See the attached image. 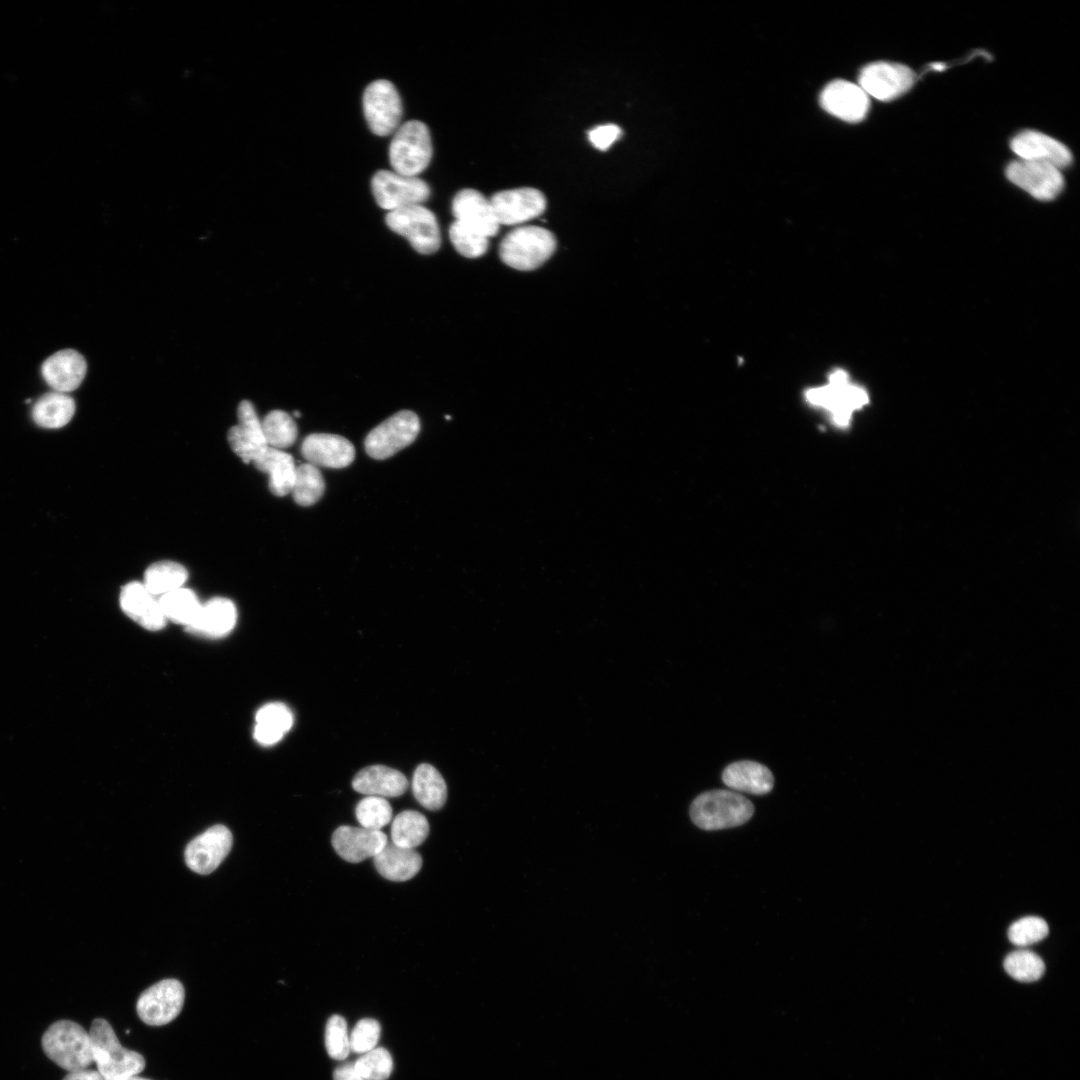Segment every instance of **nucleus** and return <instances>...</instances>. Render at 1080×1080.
Listing matches in <instances>:
<instances>
[{
    "instance_id": "15",
    "label": "nucleus",
    "mask_w": 1080,
    "mask_h": 1080,
    "mask_svg": "<svg viewBox=\"0 0 1080 1080\" xmlns=\"http://www.w3.org/2000/svg\"><path fill=\"white\" fill-rule=\"evenodd\" d=\"M490 202L499 225L524 223L541 215L546 208L545 196L532 187L497 192Z\"/></svg>"
},
{
    "instance_id": "17",
    "label": "nucleus",
    "mask_w": 1080,
    "mask_h": 1080,
    "mask_svg": "<svg viewBox=\"0 0 1080 1080\" xmlns=\"http://www.w3.org/2000/svg\"><path fill=\"white\" fill-rule=\"evenodd\" d=\"M237 416L238 423L229 429L227 439L231 449L244 463H252L268 447L262 423L248 400L240 402Z\"/></svg>"
},
{
    "instance_id": "32",
    "label": "nucleus",
    "mask_w": 1080,
    "mask_h": 1080,
    "mask_svg": "<svg viewBox=\"0 0 1080 1080\" xmlns=\"http://www.w3.org/2000/svg\"><path fill=\"white\" fill-rule=\"evenodd\" d=\"M188 578L186 568L174 561H158L151 564L144 573L142 582L155 597L183 587Z\"/></svg>"
},
{
    "instance_id": "1",
    "label": "nucleus",
    "mask_w": 1080,
    "mask_h": 1080,
    "mask_svg": "<svg viewBox=\"0 0 1080 1080\" xmlns=\"http://www.w3.org/2000/svg\"><path fill=\"white\" fill-rule=\"evenodd\" d=\"M89 1035L93 1063L105 1080H126L144 1070V1057L136 1051L124 1048L107 1020L94 1019Z\"/></svg>"
},
{
    "instance_id": "26",
    "label": "nucleus",
    "mask_w": 1080,
    "mask_h": 1080,
    "mask_svg": "<svg viewBox=\"0 0 1080 1080\" xmlns=\"http://www.w3.org/2000/svg\"><path fill=\"white\" fill-rule=\"evenodd\" d=\"M722 781L733 790L754 795L767 794L774 786L772 772L765 765L750 760L729 764L722 773Z\"/></svg>"
},
{
    "instance_id": "31",
    "label": "nucleus",
    "mask_w": 1080,
    "mask_h": 1080,
    "mask_svg": "<svg viewBox=\"0 0 1080 1080\" xmlns=\"http://www.w3.org/2000/svg\"><path fill=\"white\" fill-rule=\"evenodd\" d=\"M74 412V400L65 393L54 391L37 400L32 408V418L40 427L57 429L65 426Z\"/></svg>"
},
{
    "instance_id": "30",
    "label": "nucleus",
    "mask_w": 1080,
    "mask_h": 1080,
    "mask_svg": "<svg viewBox=\"0 0 1080 1080\" xmlns=\"http://www.w3.org/2000/svg\"><path fill=\"white\" fill-rule=\"evenodd\" d=\"M412 791L416 800L428 810L441 809L447 799V786L438 770L422 763L414 771Z\"/></svg>"
},
{
    "instance_id": "8",
    "label": "nucleus",
    "mask_w": 1080,
    "mask_h": 1080,
    "mask_svg": "<svg viewBox=\"0 0 1080 1080\" xmlns=\"http://www.w3.org/2000/svg\"><path fill=\"white\" fill-rule=\"evenodd\" d=\"M419 431V417L410 410H401L368 433L365 451L373 459H387L413 443Z\"/></svg>"
},
{
    "instance_id": "40",
    "label": "nucleus",
    "mask_w": 1080,
    "mask_h": 1080,
    "mask_svg": "<svg viewBox=\"0 0 1080 1080\" xmlns=\"http://www.w3.org/2000/svg\"><path fill=\"white\" fill-rule=\"evenodd\" d=\"M354 1066L364 1080H387L393 1069L390 1053L382 1048H374L356 1060Z\"/></svg>"
},
{
    "instance_id": "35",
    "label": "nucleus",
    "mask_w": 1080,
    "mask_h": 1080,
    "mask_svg": "<svg viewBox=\"0 0 1080 1080\" xmlns=\"http://www.w3.org/2000/svg\"><path fill=\"white\" fill-rule=\"evenodd\" d=\"M325 491V481L318 467L303 463L296 468L292 488L294 501L300 506H311L321 499Z\"/></svg>"
},
{
    "instance_id": "3",
    "label": "nucleus",
    "mask_w": 1080,
    "mask_h": 1080,
    "mask_svg": "<svg viewBox=\"0 0 1080 1080\" xmlns=\"http://www.w3.org/2000/svg\"><path fill=\"white\" fill-rule=\"evenodd\" d=\"M46 1056L68 1072L87 1069L93 1063L89 1032L70 1020L51 1024L42 1036Z\"/></svg>"
},
{
    "instance_id": "33",
    "label": "nucleus",
    "mask_w": 1080,
    "mask_h": 1080,
    "mask_svg": "<svg viewBox=\"0 0 1080 1080\" xmlns=\"http://www.w3.org/2000/svg\"><path fill=\"white\" fill-rule=\"evenodd\" d=\"M428 834L429 823L418 811H402L392 820V843L399 847L414 849L425 841Z\"/></svg>"
},
{
    "instance_id": "9",
    "label": "nucleus",
    "mask_w": 1080,
    "mask_h": 1080,
    "mask_svg": "<svg viewBox=\"0 0 1080 1080\" xmlns=\"http://www.w3.org/2000/svg\"><path fill=\"white\" fill-rule=\"evenodd\" d=\"M371 190L377 204L388 212L422 205L430 196V188L424 180L393 170L377 171L371 180Z\"/></svg>"
},
{
    "instance_id": "46",
    "label": "nucleus",
    "mask_w": 1080,
    "mask_h": 1080,
    "mask_svg": "<svg viewBox=\"0 0 1080 1080\" xmlns=\"http://www.w3.org/2000/svg\"><path fill=\"white\" fill-rule=\"evenodd\" d=\"M63 1080H105L103 1076L97 1071L92 1069H82L77 1071L68 1072Z\"/></svg>"
},
{
    "instance_id": "38",
    "label": "nucleus",
    "mask_w": 1080,
    "mask_h": 1080,
    "mask_svg": "<svg viewBox=\"0 0 1080 1080\" xmlns=\"http://www.w3.org/2000/svg\"><path fill=\"white\" fill-rule=\"evenodd\" d=\"M355 815L361 827L370 830H381L391 822L393 810L385 798L367 796L356 805Z\"/></svg>"
},
{
    "instance_id": "5",
    "label": "nucleus",
    "mask_w": 1080,
    "mask_h": 1080,
    "mask_svg": "<svg viewBox=\"0 0 1080 1080\" xmlns=\"http://www.w3.org/2000/svg\"><path fill=\"white\" fill-rule=\"evenodd\" d=\"M433 147L427 125L410 120L394 132L389 146L392 170L407 176H418L429 165Z\"/></svg>"
},
{
    "instance_id": "18",
    "label": "nucleus",
    "mask_w": 1080,
    "mask_h": 1080,
    "mask_svg": "<svg viewBox=\"0 0 1080 1080\" xmlns=\"http://www.w3.org/2000/svg\"><path fill=\"white\" fill-rule=\"evenodd\" d=\"M452 213L455 221L486 236H495L499 223L490 199L472 188H465L456 193L452 201Z\"/></svg>"
},
{
    "instance_id": "4",
    "label": "nucleus",
    "mask_w": 1080,
    "mask_h": 1080,
    "mask_svg": "<svg viewBox=\"0 0 1080 1080\" xmlns=\"http://www.w3.org/2000/svg\"><path fill=\"white\" fill-rule=\"evenodd\" d=\"M555 235L539 226H521L510 231L501 241L499 256L507 266L532 271L543 265L555 252Z\"/></svg>"
},
{
    "instance_id": "48",
    "label": "nucleus",
    "mask_w": 1080,
    "mask_h": 1080,
    "mask_svg": "<svg viewBox=\"0 0 1080 1080\" xmlns=\"http://www.w3.org/2000/svg\"><path fill=\"white\" fill-rule=\"evenodd\" d=\"M293 415H294L295 417H300V412H298V411H294V412H293Z\"/></svg>"
},
{
    "instance_id": "43",
    "label": "nucleus",
    "mask_w": 1080,
    "mask_h": 1080,
    "mask_svg": "<svg viewBox=\"0 0 1080 1080\" xmlns=\"http://www.w3.org/2000/svg\"><path fill=\"white\" fill-rule=\"evenodd\" d=\"M381 1027L378 1021L364 1018L357 1022L350 1036V1050L364 1054L375 1048L380 1037Z\"/></svg>"
},
{
    "instance_id": "37",
    "label": "nucleus",
    "mask_w": 1080,
    "mask_h": 1080,
    "mask_svg": "<svg viewBox=\"0 0 1080 1080\" xmlns=\"http://www.w3.org/2000/svg\"><path fill=\"white\" fill-rule=\"evenodd\" d=\"M1003 965L1008 975L1020 982L1037 981L1045 971V964L1040 956L1024 949L1008 954Z\"/></svg>"
},
{
    "instance_id": "27",
    "label": "nucleus",
    "mask_w": 1080,
    "mask_h": 1080,
    "mask_svg": "<svg viewBox=\"0 0 1080 1080\" xmlns=\"http://www.w3.org/2000/svg\"><path fill=\"white\" fill-rule=\"evenodd\" d=\"M252 463L256 469L269 476L271 493L279 497L291 493L297 468L291 454L268 446Z\"/></svg>"
},
{
    "instance_id": "12",
    "label": "nucleus",
    "mask_w": 1080,
    "mask_h": 1080,
    "mask_svg": "<svg viewBox=\"0 0 1080 1080\" xmlns=\"http://www.w3.org/2000/svg\"><path fill=\"white\" fill-rule=\"evenodd\" d=\"M185 992L176 979L161 980L139 996L136 1011L147 1025L162 1026L173 1021L181 1012Z\"/></svg>"
},
{
    "instance_id": "45",
    "label": "nucleus",
    "mask_w": 1080,
    "mask_h": 1080,
    "mask_svg": "<svg viewBox=\"0 0 1080 1080\" xmlns=\"http://www.w3.org/2000/svg\"><path fill=\"white\" fill-rule=\"evenodd\" d=\"M334 1080H364L357 1072L354 1063H345L338 1066L333 1074Z\"/></svg>"
},
{
    "instance_id": "20",
    "label": "nucleus",
    "mask_w": 1080,
    "mask_h": 1080,
    "mask_svg": "<svg viewBox=\"0 0 1080 1080\" xmlns=\"http://www.w3.org/2000/svg\"><path fill=\"white\" fill-rule=\"evenodd\" d=\"M1013 152L1022 160L1050 164L1058 169L1072 163L1070 150L1058 140L1034 130L1018 133L1010 143Z\"/></svg>"
},
{
    "instance_id": "36",
    "label": "nucleus",
    "mask_w": 1080,
    "mask_h": 1080,
    "mask_svg": "<svg viewBox=\"0 0 1080 1080\" xmlns=\"http://www.w3.org/2000/svg\"><path fill=\"white\" fill-rule=\"evenodd\" d=\"M261 423L269 447L282 450L293 445L297 438V426L293 418L282 410L269 412Z\"/></svg>"
},
{
    "instance_id": "19",
    "label": "nucleus",
    "mask_w": 1080,
    "mask_h": 1080,
    "mask_svg": "<svg viewBox=\"0 0 1080 1080\" xmlns=\"http://www.w3.org/2000/svg\"><path fill=\"white\" fill-rule=\"evenodd\" d=\"M301 454L316 467L340 469L354 461L355 448L340 435L312 433L303 440Z\"/></svg>"
},
{
    "instance_id": "7",
    "label": "nucleus",
    "mask_w": 1080,
    "mask_h": 1080,
    "mask_svg": "<svg viewBox=\"0 0 1080 1080\" xmlns=\"http://www.w3.org/2000/svg\"><path fill=\"white\" fill-rule=\"evenodd\" d=\"M386 225L405 237L420 254L435 253L441 243L440 229L434 213L423 205H413L390 211Z\"/></svg>"
},
{
    "instance_id": "25",
    "label": "nucleus",
    "mask_w": 1080,
    "mask_h": 1080,
    "mask_svg": "<svg viewBox=\"0 0 1080 1080\" xmlns=\"http://www.w3.org/2000/svg\"><path fill=\"white\" fill-rule=\"evenodd\" d=\"M352 787L367 796L399 797L406 792L408 781L403 773L394 768L371 765L355 775Z\"/></svg>"
},
{
    "instance_id": "24",
    "label": "nucleus",
    "mask_w": 1080,
    "mask_h": 1080,
    "mask_svg": "<svg viewBox=\"0 0 1080 1080\" xmlns=\"http://www.w3.org/2000/svg\"><path fill=\"white\" fill-rule=\"evenodd\" d=\"M237 621V609L233 601L214 597L201 605L194 621L187 629L195 634L219 638L228 634Z\"/></svg>"
},
{
    "instance_id": "6",
    "label": "nucleus",
    "mask_w": 1080,
    "mask_h": 1080,
    "mask_svg": "<svg viewBox=\"0 0 1080 1080\" xmlns=\"http://www.w3.org/2000/svg\"><path fill=\"white\" fill-rule=\"evenodd\" d=\"M806 400L826 409L835 425L846 427L853 412L865 406L869 398L862 387L850 383L846 371L837 369L830 374L826 385L807 390Z\"/></svg>"
},
{
    "instance_id": "13",
    "label": "nucleus",
    "mask_w": 1080,
    "mask_h": 1080,
    "mask_svg": "<svg viewBox=\"0 0 1080 1080\" xmlns=\"http://www.w3.org/2000/svg\"><path fill=\"white\" fill-rule=\"evenodd\" d=\"M1006 176L1016 186L1039 200H1052L1062 191L1060 169L1042 162L1016 160L1008 164Z\"/></svg>"
},
{
    "instance_id": "16",
    "label": "nucleus",
    "mask_w": 1080,
    "mask_h": 1080,
    "mask_svg": "<svg viewBox=\"0 0 1080 1080\" xmlns=\"http://www.w3.org/2000/svg\"><path fill=\"white\" fill-rule=\"evenodd\" d=\"M819 101L829 114L853 123L863 120L870 107L868 95L858 84L841 79L827 84Z\"/></svg>"
},
{
    "instance_id": "29",
    "label": "nucleus",
    "mask_w": 1080,
    "mask_h": 1080,
    "mask_svg": "<svg viewBox=\"0 0 1080 1080\" xmlns=\"http://www.w3.org/2000/svg\"><path fill=\"white\" fill-rule=\"evenodd\" d=\"M253 736L262 745L279 742L293 725L291 710L283 703L274 702L262 706L256 713Z\"/></svg>"
},
{
    "instance_id": "21",
    "label": "nucleus",
    "mask_w": 1080,
    "mask_h": 1080,
    "mask_svg": "<svg viewBox=\"0 0 1080 1080\" xmlns=\"http://www.w3.org/2000/svg\"><path fill=\"white\" fill-rule=\"evenodd\" d=\"M331 843L342 859L351 863H359L377 855L388 843V840L386 834L381 830L344 825L334 831Z\"/></svg>"
},
{
    "instance_id": "22",
    "label": "nucleus",
    "mask_w": 1080,
    "mask_h": 1080,
    "mask_svg": "<svg viewBox=\"0 0 1080 1080\" xmlns=\"http://www.w3.org/2000/svg\"><path fill=\"white\" fill-rule=\"evenodd\" d=\"M120 606L129 618L149 631L162 629L167 621L159 600L142 582L132 581L122 587Z\"/></svg>"
},
{
    "instance_id": "28",
    "label": "nucleus",
    "mask_w": 1080,
    "mask_h": 1080,
    "mask_svg": "<svg viewBox=\"0 0 1080 1080\" xmlns=\"http://www.w3.org/2000/svg\"><path fill=\"white\" fill-rule=\"evenodd\" d=\"M378 873L387 880L402 882L413 878L422 867V857L415 850L387 843L373 857Z\"/></svg>"
},
{
    "instance_id": "42",
    "label": "nucleus",
    "mask_w": 1080,
    "mask_h": 1080,
    "mask_svg": "<svg viewBox=\"0 0 1080 1080\" xmlns=\"http://www.w3.org/2000/svg\"><path fill=\"white\" fill-rule=\"evenodd\" d=\"M325 1046L329 1056L339 1061L347 1058L351 1051L347 1023L340 1015H333L327 1021Z\"/></svg>"
},
{
    "instance_id": "2",
    "label": "nucleus",
    "mask_w": 1080,
    "mask_h": 1080,
    "mask_svg": "<svg viewBox=\"0 0 1080 1080\" xmlns=\"http://www.w3.org/2000/svg\"><path fill=\"white\" fill-rule=\"evenodd\" d=\"M689 813L697 827L712 831L746 823L754 814V806L740 793L718 789L697 796Z\"/></svg>"
},
{
    "instance_id": "34",
    "label": "nucleus",
    "mask_w": 1080,
    "mask_h": 1080,
    "mask_svg": "<svg viewBox=\"0 0 1080 1080\" xmlns=\"http://www.w3.org/2000/svg\"><path fill=\"white\" fill-rule=\"evenodd\" d=\"M166 620L186 626L191 625L202 603L191 589L181 587L158 598Z\"/></svg>"
},
{
    "instance_id": "41",
    "label": "nucleus",
    "mask_w": 1080,
    "mask_h": 1080,
    "mask_svg": "<svg viewBox=\"0 0 1080 1080\" xmlns=\"http://www.w3.org/2000/svg\"><path fill=\"white\" fill-rule=\"evenodd\" d=\"M1049 932L1046 921L1037 916L1021 918L1008 929L1009 940L1017 946H1027L1044 939Z\"/></svg>"
},
{
    "instance_id": "11",
    "label": "nucleus",
    "mask_w": 1080,
    "mask_h": 1080,
    "mask_svg": "<svg viewBox=\"0 0 1080 1080\" xmlns=\"http://www.w3.org/2000/svg\"><path fill=\"white\" fill-rule=\"evenodd\" d=\"M917 76L908 66L878 61L862 68L858 85L868 95L880 101H891L909 91Z\"/></svg>"
},
{
    "instance_id": "10",
    "label": "nucleus",
    "mask_w": 1080,
    "mask_h": 1080,
    "mask_svg": "<svg viewBox=\"0 0 1080 1080\" xmlns=\"http://www.w3.org/2000/svg\"><path fill=\"white\" fill-rule=\"evenodd\" d=\"M362 105L365 120L375 135L387 136L400 126L401 97L389 80L371 82L364 90Z\"/></svg>"
},
{
    "instance_id": "44",
    "label": "nucleus",
    "mask_w": 1080,
    "mask_h": 1080,
    "mask_svg": "<svg viewBox=\"0 0 1080 1080\" xmlns=\"http://www.w3.org/2000/svg\"><path fill=\"white\" fill-rule=\"evenodd\" d=\"M622 131L615 124L597 126L588 132L591 144L599 150H607L621 135Z\"/></svg>"
},
{
    "instance_id": "23",
    "label": "nucleus",
    "mask_w": 1080,
    "mask_h": 1080,
    "mask_svg": "<svg viewBox=\"0 0 1080 1080\" xmlns=\"http://www.w3.org/2000/svg\"><path fill=\"white\" fill-rule=\"evenodd\" d=\"M86 371L87 364L84 357L72 349L54 353L41 366V373L46 383L61 393L77 389Z\"/></svg>"
},
{
    "instance_id": "47",
    "label": "nucleus",
    "mask_w": 1080,
    "mask_h": 1080,
    "mask_svg": "<svg viewBox=\"0 0 1080 1080\" xmlns=\"http://www.w3.org/2000/svg\"><path fill=\"white\" fill-rule=\"evenodd\" d=\"M126 1080H150V1079H147V1078H143V1077H139V1076L137 1075V1076H133V1077H131V1078H128V1079H126Z\"/></svg>"
},
{
    "instance_id": "39",
    "label": "nucleus",
    "mask_w": 1080,
    "mask_h": 1080,
    "mask_svg": "<svg viewBox=\"0 0 1080 1080\" xmlns=\"http://www.w3.org/2000/svg\"><path fill=\"white\" fill-rule=\"evenodd\" d=\"M450 241L454 248L464 257L477 258L487 252L488 238L464 225L454 221L449 228Z\"/></svg>"
},
{
    "instance_id": "14",
    "label": "nucleus",
    "mask_w": 1080,
    "mask_h": 1080,
    "mask_svg": "<svg viewBox=\"0 0 1080 1080\" xmlns=\"http://www.w3.org/2000/svg\"><path fill=\"white\" fill-rule=\"evenodd\" d=\"M232 844L231 831L224 825H214L187 844L184 851L186 865L197 874H210L226 858Z\"/></svg>"
}]
</instances>
